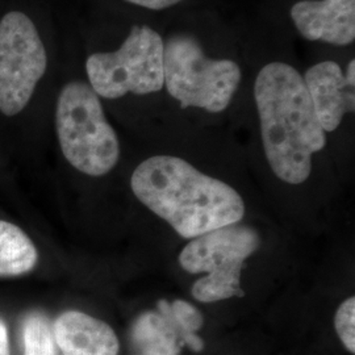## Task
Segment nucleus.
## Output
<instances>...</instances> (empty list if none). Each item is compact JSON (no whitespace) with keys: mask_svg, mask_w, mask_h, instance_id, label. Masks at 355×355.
<instances>
[{"mask_svg":"<svg viewBox=\"0 0 355 355\" xmlns=\"http://www.w3.org/2000/svg\"><path fill=\"white\" fill-rule=\"evenodd\" d=\"M0 355H10L8 331L6 324L0 320Z\"/></svg>","mask_w":355,"mask_h":355,"instance_id":"nucleus-16","label":"nucleus"},{"mask_svg":"<svg viewBox=\"0 0 355 355\" xmlns=\"http://www.w3.org/2000/svg\"><path fill=\"white\" fill-rule=\"evenodd\" d=\"M24 355H55L51 322L40 312L29 313L23 322Z\"/></svg>","mask_w":355,"mask_h":355,"instance_id":"nucleus-13","label":"nucleus"},{"mask_svg":"<svg viewBox=\"0 0 355 355\" xmlns=\"http://www.w3.org/2000/svg\"><path fill=\"white\" fill-rule=\"evenodd\" d=\"M37 249L15 224L0 220V277H19L37 263Z\"/></svg>","mask_w":355,"mask_h":355,"instance_id":"nucleus-12","label":"nucleus"},{"mask_svg":"<svg viewBox=\"0 0 355 355\" xmlns=\"http://www.w3.org/2000/svg\"><path fill=\"white\" fill-rule=\"evenodd\" d=\"M259 245L253 228L237 224L192 239L179 254V265L190 274H207L193 283V299L216 303L243 296L242 268Z\"/></svg>","mask_w":355,"mask_h":355,"instance_id":"nucleus-6","label":"nucleus"},{"mask_svg":"<svg viewBox=\"0 0 355 355\" xmlns=\"http://www.w3.org/2000/svg\"><path fill=\"white\" fill-rule=\"evenodd\" d=\"M306 46L353 49L355 0H262L257 13Z\"/></svg>","mask_w":355,"mask_h":355,"instance_id":"nucleus-7","label":"nucleus"},{"mask_svg":"<svg viewBox=\"0 0 355 355\" xmlns=\"http://www.w3.org/2000/svg\"><path fill=\"white\" fill-rule=\"evenodd\" d=\"M48 69V54L37 28L20 11L0 20V111L20 114Z\"/></svg>","mask_w":355,"mask_h":355,"instance_id":"nucleus-8","label":"nucleus"},{"mask_svg":"<svg viewBox=\"0 0 355 355\" xmlns=\"http://www.w3.org/2000/svg\"><path fill=\"white\" fill-rule=\"evenodd\" d=\"M53 336L64 355H117L114 329L99 318L79 311H66L55 318Z\"/></svg>","mask_w":355,"mask_h":355,"instance_id":"nucleus-10","label":"nucleus"},{"mask_svg":"<svg viewBox=\"0 0 355 355\" xmlns=\"http://www.w3.org/2000/svg\"><path fill=\"white\" fill-rule=\"evenodd\" d=\"M166 99L180 111L224 114L249 91L240 17L200 7L162 19Z\"/></svg>","mask_w":355,"mask_h":355,"instance_id":"nucleus-2","label":"nucleus"},{"mask_svg":"<svg viewBox=\"0 0 355 355\" xmlns=\"http://www.w3.org/2000/svg\"><path fill=\"white\" fill-rule=\"evenodd\" d=\"M302 76L318 123L329 135L355 112V51L309 46Z\"/></svg>","mask_w":355,"mask_h":355,"instance_id":"nucleus-9","label":"nucleus"},{"mask_svg":"<svg viewBox=\"0 0 355 355\" xmlns=\"http://www.w3.org/2000/svg\"><path fill=\"white\" fill-rule=\"evenodd\" d=\"M136 198L183 239L237 224L245 215L241 195L175 154H154L133 170Z\"/></svg>","mask_w":355,"mask_h":355,"instance_id":"nucleus-3","label":"nucleus"},{"mask_svg":"<svg viewBox=\"0 0 355 355\" xmlns=\"http://www.w3.org/2000/svg\"><path fill=\"white\" fill-rule=\"evenodd\" d=\"M249 66V92L267 165L288 184L311 177L328 146L302 76L296 44L258 15L240 17Z\"/></svg>","mask_w":355,"mask_h":355,"instance_id":"nucleus-1","label":"nucleus"},{"mask_svg":"<svg viewBox=\"0 0 355 355\" xmlns=\"http://www.w3.org/2000/svg\"><path fill=\"white\" fill-rule=\"evenodd\" d=\"M336 331L343 346L352 354L355 353V299L349 297L338 306L334 316Z\"/></svg>","mask_w":355,"mask_h":355,"instance_id":"nucleus-15","label":"nucleus"},{"mask_svg":"<svg viewBox=\"0 0 355 355\" xmlns=\"http://www.w3.org/2000/svg\"><path fill=\"white\" fill-rule=\"evenodd\" d=\"M130 337L141 355H180L186 345L182 330L167 311L166 300L157 303V311L136 318Z\"/></svg>","mask_w":355,"mask_h":355,"instance_id":"nucleus-11","label":"nucleus"},{"mask_svg":"<svg viewBox=\"0 0 355 355\" xmlns=\"http://www.w3.org/2000/svg\"><path fill=\"white\" fill-rule=\"evenodd\" d=\"M55 130L66 161L79 173L103 177L117 165L120 141L87 80H70L60 91Z\"/></svg>","mask_w":355,"mask_h":355,"instance_id":"nucleus-5","label":"nucleus"},{"mask_svg":"<svg viewBox=\"0 0 355 355\" xmlns=\"http://www.w3.org/2000/svg\"><path fill=\"white\" fill-rule=\"evenodd\" d=\"M85 71L101 99L166 98L162 20L136 16L116 48L89 53Z\"/></svg>","mask_w":355,"mask_h":355,"instance_id":"nucleus-4","label":"nucleus"},{"mask_svg":"<svg viewBox=\"0 0 355 355\" xmlns=\"http://www.w3.org/2000/svg\"><path fill=\"white\" fill-rule=\"evenodd\" d=\"M166 306L171 318L177 322L179 329L182 330L186 345L193 352L203 350V341L196 334L202 329L204 322L203 315L199 312V309L184 300H174L171 303L166 300Z\"/></svg>","mask_w":355,"mask_h":355,"instance_id":"nucleus-14","label":"nucleus"}]
</instances>
